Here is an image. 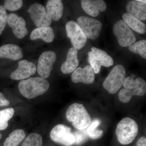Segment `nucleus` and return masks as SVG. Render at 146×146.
Here are the masks:
<instances>
[{
    "label": "nucleus",
    "instance_id": "1",
    "mask_svg": "<svg viewBox=\"0 0 146 146\" xmlns=\"http://www.w3.org/2000/svg\"><path fill=\"white\" fill-rule=\"evenodd\" d=\"M50 87L48 82L41 77L23 80L18 84L21 94L27 99H33L46 93Z\"/></svg>",
    "mask_w": 146,
    "mask_h": 146
},
{
    "label": "nucleus",
    "instance_id": "2",
    "mask_svg": "<svg viewBox=\"0 0 146 146\" xmlns=\"http://www.w3.org/2000/svg\"><path fill=\"white\" fill-rule=\"evenodd\" d=\"M67 119L78 130L85 129L91 122V116L82 104L75 103L68 108L66 113Z\"/></svg>",
    "mask_w": 146,
    "mask_h": 146
},
{
    "label": "nucleus",
    "instance_id": "3",
    "mask_svg": "<svg viewBox=\"0 0 146 146\" xmlns=\"http://www.w3.org/2000/svg\"><path fill=\"white\" fill-rule=\"evenodd\" d=\"M138 124L133 119L125 118L118 123L116 134L118 141L123 145L130 144L138 133Z\"/></svg>",
    "mask_w": 146,
    "mask_h": 146
},
{
    "label": "nucleus",
    "instance_id": "4",
    "mask_svg": "<svg viewBox=\"0 0 146 146\" xmlns=\"http://www.w3.org/2000/svg\"><path fill=\"white\" fill-rule=\"evenodd\" d=\"M125 75L124 66L121 65H116L105 80L103 86L110 94H115L122 86Z\"/></svg>",
    "mask_w": 146,
    "mask_h": 146
},
{
    "label": "nucleus",
    "instance_id": "5",
    "mask_svg": "<svg viewBox=\"0 0 146 146\" xmlns=\"http://www.w3.org/2000/svg\"><path fill=\"white\" fill-rule=\"evenodd\" d=\"M88 60L95 74L100 73L102 66L109 67L114 63L113 59L107 53L98 48L92 47L88 52Z\"/></svg>",
    "mask_w": 146,
    "mask_h": 146
},
{
    "label": "nucleus",
    "instance_id": "6",
    "mask_svg": "<svg viewBox=\"0 0 146 146\" xmlns=\"http://www.w3.org/2000/svg\"><path fill=\"white\" fill-rule=\"evenodd\" d=\"M113 31L121 46H129L136 42V36L123 20H120L115 24Z\"/></svg>",
    "mask_w": 146,
    "mask_h": 146
},
{
    "label": "nucleus",
    "instance_id": "7",
    "mask_svg": "<svg viewBox=\"0 0 146 146\" xmlns=\"http://www.w3.org/2000/svg\"><path fill=\"white\" fill-rule=\"evenodd\" d=\"M53 141L65 146H71L75 143V138L71 128L63 124L54 127L50 133Z\"/></svg>",
    "mask_w": 146,
    "mask_h": 146
},
{
    "label": "nucleus",
    "instance_id": "8",
    "mask_svg": "<svg viewBox=\"0 0 146 146\" xmlns=\"http://www.w3.org/2000/svg\"><path fill=\"white\" fill-rule=\"evenodd\" d=\"M65 27L67 36L70 39L73 47L77 50L82 48L86 45L87 38L78 23L70 21Z\"/></svg>",
    "mask_w": 146,
    "mask_h": 146
},
{
    "label": "nucleus",
    "instance_id": "9",
    "mask_svg": "<svg viewBox=\"0 0 146 146\" xmlns=\"http://www.w3.org/2000/svg\"><path fill=\"white\" fill-rule=\"evenodd\" d=\"M28 12L33 22L37 27H50L51 25L52 19L42 5L34 3L30 6Z\"/></svg>",
    "mask_w": 146,
    "mask_h": 146
},
{
    "label": "nucleus",
    "instance_id": "10",
    "mask_svg": "<svg viewBox=\"0 0 146 146\" xmlns=\"http://www.w3.org/2000/svg\"><path fill=\"white\" fill-rule=\"evenodd\" d=\"M77 22L86 38L95 39L99 36L102 27L100 21L94 18L82 16L79 17Z\"/></svg>",
    "mask_w": 146,
    "mask_h": 146
},
{
    "label": "nucleus",
    "instance_id": "11",
    "mask_svg": "<svg viewBox=\"0 0 146 146\" xmlns=\"http://www.w3.org/2000/svg\"><path fill=\"white\" fill-rule=\"evenodd\" d=\"M56 58V55L52 51L42 53L38 59L37 70L42 78H48L52 71L53 65Z\"/></svg>",
    "mask_w": 146,
    "mask_h": 146
},
{
    "label": "nucleus",
    "instance_id": "12",
    "mask_svg": "<svg viewBox=\"0 0 146 146\" xmlns=\"http://www.w3.org/2000/svg\"><path fill=\"white\" fill-rule=\"evenodd\" d=\"M36 67L34 63L27 60H21L18 63V67L11 73V78L14 80H23L34 74Z\"/></svg>",
    "mask_w": 146,
    "mask_h": 146
},
{
    "label": "nucleus",
    "instance_id": "13",
    "mask_svg": "<svg viewBox=\"0 0 146 146\" xmlns=\"http://www.w3.org/2000/svg\"><path fill=\"white\" fill-rule=\"evenodd\" d=\"M7 23L11 28L14 35L18 39H21L26 36L28 30L26 27V22L23 17L11 13L7 16Z\"/></svg>",
    "mask_w": 146,
    "mask_h": 146
},
{
    "label": "nucleus",
    "instance_id": "14",
    "mask_svg": "<svg viewBox=\"0 0 146 146\" xmlns=\"http://www.w3.org/2000/svg\"><path fill=\"white\" fill-rule=\"evenodd\" d=\"M71 78L74 83L91 84L95 80V74L90 65H86L83 68H76L73 72Z\"/></svg>",
    "mask_w": 146,
    "mask_h": 146
},
{
    "label": "nucleus",
    "instance_id": "15",
    "mask_svg": "<svg viewBox=\"0 0 146 146\" xmlns=\"http://www.w3.org/2000/svg\"><path fill=\"white\" fill-rule=\"evenodd\" d=\"M81 4L83 10L92 17H96L100 11H105L107 7L106 3L102 0H82Z\"/></svg>",
    "mask_w": 146,
    "mask_h": 146
},
{
    "label": "nucleus",
    "instance_id": "16",
    "mask_svg": "<svg viewBox=\"0 0 146 146\" xmlns=\"http://www.w3.org/2000/svg\"><path fill=\"white\" fill-rule=\"evenodd\" d=\"M23 56L21 48L14 44H7L0 47V58L18 60Z\"/></svg>",
    "mask_w": 146,
    "mask_h": 146
},
{
    "label": "nucleus",
    "instance_id": "17",
    "mask_svg": "<svg viewBox=\"0 0 146 146\" xmlns=\"http://www.w3.org/2000/svg\"><path fill=\"white\" fill-rule=\"evenodd\" d=\"M126 8L127 13L132 17L140 21L146 20V3L138 1H131L127 3Z\"/></svg>",
    "mask_w": 146,
    "mask_h": 146
},
{
    "label": "nucleus",
    "instance_id": "18",
    "mask_svg": "<svg viewBox=\"0 0 146 146\" xmlns=\"http://www.w3.org/2000/svg\"><path fill=\"white\" fill-rule=\"evenodd\" d=\"M78 50L74 47L68 50L66 61L62 64L60 70L64 74L73 72L76 69L79 63L78 59Z\"/></svg>",
    "mask_w": 146,
    "mask_h": 146
},
{
    "label": "nucleus",
    "instance_id": "19",
    "mask_svg": "<svg viewBox=\"0 0 146 146\" xmlns=\"http://www.w3.org/2000/svg\"><path fill=\"white\" fill-rule=\"evenodd\" d=\"M46 8L47 13L54 21H59L63 16V5L60 0L48 1Z\"/></svg>",
    "mask_w": 146,
    "mask_h": 146
},
{
    "label": "nucleus",
    "instance_id": "20",
    "mask_svg": "<svg viewBox=\"0 0 146 146\" xmlns=\"http://www.w3.org/2000/svg\"><path fill=\"white\" fill-rule=\"evenodd\" d=\"M54 33L53 30L51 27L37 28L32 32L30 35L31 40L42 39L46 43H51L54 38Z\"/></svg>",
    "mask_w": 146,
    "mask_h": 146
},
{
    "label": "nucleus",
    "instance_id": "21",
    "mask_svg": "<svg viewBox=\"0 0 146 146\" xmlns=\"http://www.w3.org/2000/svg\"><path fill=\"white\" fill-rule=\"evenodd\" d=\"M123 21L129 28L140 34H145L146 32L145 24L138 19L132 17L129 13H125L123 15Z\"/></svg>",
    "mask_w": 146,
    "mask_h": 146
},
{
    "label": "nucleus",
    "instance_id": "22",
    "mask_svg": "<svg viewBox=\"0 0 146 146\" xmlns=\"http://www.w3.org/2000/svg\"><path fill=\"white\" fill-rule=\"evenodd\" d=\"M25 136V133L23 129H17L13 131L5 139L4 146H18L24 140Z\"/></svg>",
    "mask_w": 146,
    "mask_h": 146
},
{
    "label": "nucleus",
    "instance_id": "23",
    "mask_svg": "<svg viewBox=\"0 0 146 146\" xmlns=\"http://www.w3.org/2000/svg\"><path fill=\"white\" fill-rule=\"evenodd\" d=\"M129 94L131 96L133 97V96H142L146 93V82L141 78H138L135 80L134 85L133 89H129Z\"/></svg>",
    "mask_w": 146,
    "mask_h": 146
},
{
    "label": "nucleus",
    "instance_id": "24",
    "mask_svg": "<svg viewBox=\"0 0 146 146\" xmlns=\"http://www.w3.org/2000/svg\"><path fill=\"white\" fill-rule=\"evenodd\" d=\"M14 113L13 108H7L0 111V130L5 129L8 126V121L13 117Z\"/></svg>",
    "mask_w": 146,
    "mask_h": 146
},
{
    "label": "nucleus",
    "instance_id": "25",
    "mask_svg": "<svg viewBox=\"0 0 146 146\" xmlns=\"http://www.w3.org/2000/svg\"><path fill=\"white\" fill-rule=\"evenodd\" d=\"M100 123V120L95 119L88 127L86 132L88 136L92 139H98L102 136L103 131L97 129L98 126L99 125Z\"/></svg>",
    "mask_w": 146,
    "mask_h": 146
},
{
    "label": "nucleus",
    "instance_id": "26",
    "mask_svg": "<svg viewBox=\"0 0 146 146\" xmlns=\"http://www.w3.org/2000/svg\"><path fill=\"white\" fill-rule=\"evenodd\" d=\"M131 52L140 55L143 58H146V40H142L134 43L129 48Z\"/></svg>",
    "mask_w": 146,
    "mask_h": 146
},
{
    "label": "nucleus",
    "instance_id": "27",
    "mask_svg": "<svg viewBox=\"0 0 146 146\" xmlns=\"http://www.w3.org/2000/svg\"><path fill=\"white\" fill-rule=\"evenodd\" d=\"M42 138L40 134L33 133L26 138L21 146H42Z\"/></svg>",
    "mask_w": 146,
    "mask_h": 146
},
{
    "label": "nucleus",
    "instance_id": "28",
    "mask_svg": "<svg viewBox=\"0 0 146 146\" xmlns=\"http://www.w3.org/2000/svg\"><path fill=\"white\" fill-rule=\"evenodd\" d=\"M23 5L22 0H6L4 3V7L10 11H15L20 9Z\"/></svg>",
    "mask_w": 146,
    "mask_h": 146
},
{
    "label": "nucleus",
    "instance_id": "29",
    "mask_svg": "<svg viewBox=\"0 0 146 146\" xmlns=\"http://www.w3.org/2000/svg\"><path fill=\"white\" fill-rule=\"evenodd\" d=\"M84 129L76 131L73 133L75 140L74 143L75 145H82L87 141L88 134L86 131L84 130Z\"/></svg>",
    "mask_w": 146,
    "mask_h": 146
},
{
    "label": "nucleus",
    "instance_id": "30",
    "mask_svg": "<svg viewBox=\"0 0 146 146\" xmlns=\"http://www.w3.org/2000/svg\"><path fill=\"white\" fill-rule=\"evenodd\" d=\"M7 14L3 6L0 5V35L2 34L7 23Z\"/></svg>",
    "mask_w": 146,
    "mask_h": 146
},
{
    "label": "nucleus",
    "instance_id": "31",
    "mask_svg": "<svg viewBox=\"0 0 146 146\" xmlns=\"http://www.w3.org/2000/svg\"><path fill=\"white\" fill-rule=\"evenodd\" d=\"M135 80L131 77H127L125 78L123 85L125 89H131L133 88L134 85Z\"/></svg>",
    "mask_w": 146,
    "mask_h": 146
},
{
    "label": "nucleus",
    "instance_id": "32",
    "mask_svg": "<svg viewBox=\"0 0 146 146\" xmlns=\"http://www.w3.org/2000/svg\"><path fill=\"white\" fill-rule=\"evenodd\" d=\"M9 104V101L6 98L2 93L0 92V106H7Z\"/></svg>",
    "mask_w": 146,
    "mask_h": 146
},
{
    "label": "nucleus",
    "instance_id": "33",
    "mask_svg": "<svg viewBox=\"0 0 146 146\" xmlns=\"http://www.w3.org/2000/svg\"><path fill=\"white\" fill-rule=\"evenodd\" d=\"M137 146H146V138L144 136H142L139 138L137 141Z\"/></svg>",
    "mask_w": 146,
    "mask_h": 146
},
{
    "label": "nucleus",
    "instance_id": "34",
    "mask_svg": "<svg viewBox=\"0 0 146 146\" xmlns=\"http://www.w3.org/2000/svg\"><path fill=\"white\" fill-rule=\"evenodd\" d=\"M138 1L141 2L146 3V1H143V0H138Z\"/></svg>",
    "mask_w": 146,
    "mask_h": 146
},
{
    "label": "nucleus",
    "instance_id": "35",
    "mask_svg": "<svg viewBox=\"0 0 146 146\" xmlns=\"http://www.w3.org/2000/svg\"><path fill=\"white\" fill-rule=\"evenodd\" d=\"M131 77L132 78H134L135 77V75L134 74H131Z\"/></svg>",
    "mask_w": 146,
    "mask_h": 146
},
{
    "label": "nucleus",
    "instance_id": "36",
    "mask_svg": "<svg viewBox=\"0 0 146 146\" xmlns=\"http://www.w3.org/2000/svg\"><path fill=\"white\" fill-rule=\"evenodd\" d=\"M2 138V135L1 134V133H0V140H1V138Z\"/></svg>",
    "mask_w": 146,
    "mask_h": 146
}]
</instances>
